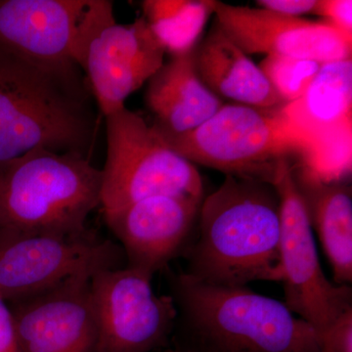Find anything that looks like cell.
Here are the masks:
<instances>
[{"instance_id":"15","label":"cell","mask_w":352,"mask_h":352,"mask_svg":"<svg viewBox=\"0 0 352 352\" xmlns=\"http://www.w3.org/2000/svg\"><path fill=\"white\" fill-rule=\"evenodd\" d=\"M89 0H0V52L43 68L78 69L74 50Z\"/></svg>"},{"instance_id":"12","label":"cell","mask_w":352,"mask_h":352,"mask_svg":"<svg viewBox=\"0 0 352 352\" xmlns=\"http://www.w3.org/2000/svg\"><path fill=\"white\" fill-rule=\"evenodd\" d=\"M214 14L222 31L248 55L305 58L321 64L351 58L352 38L326 21L221 1H215Z\"/></svg>"},{"instance_id":"6","label":"cell","mask_w":352,"mask_h":352,"mask_svg":"<svg viewBox=\"0 0 352 352\" xmlns=\"http://www.w3.org/2000/svg\"><path fill=\"white\" fill-rule=\"evenodd\" d=\"M107 161L102 170L103 212L157 195L203 199L195 164L164 142L154 126L126 107L106 116Z\"/></svg>"},{"instance_id":"22","label":"cell","mask_w":352,"mask_h":352,"mask_svg":"<svg viewBox=\"0 0 352 352\" xmlns=\"http://www.w3.org/2000/svg\"><path fill=\"white\" fill-rule=\"evenodd\" d=\"M316 15L352 38L351 0H319Z\"/></svg>"},{"instance_id":"3","label":"cell","mask_w":352,"mask_h":352,"mask_svg":"<svg viewBox=\"0 0 352 352\" xmlns=\"http://www.w3.org/2000/svg\"><path fill=\"white\" fill-rule=\"evenodd\" d=\"M194 352H321L318 333L285 302L247 287H222L187 273L171 278Z\"/></svg>"},{"instance_id":"4","label":"cell","mask_w":352,"mask_h":352,"mask_svg":"<svg viewBox=\"0 0 352 352\" xmlns=\"http://www.w3.org/2000/svg\"><path fill=\"white\" fill-rule=\"evenodd\" d=\"M102 170L85 155L36 148L0 168V228L78 235L101 205Z\"/></svg>"},{"instance_id":"1","label":"cell","mask_w":352,"mask_h":352,"mask_svg":"<svg viewBox=\"0 0 352 352\" xmlns=\"http://www.w3.org/2000/svg\"><path fill=\"white\" fill-rule=\"evenodd\" d=\"M198 217V239L185 273L222 287L283 281L280 197L274 185L227 175L201 201Z\"/></svg>"},{"instance_id":"21","label":"cell","mask_w":352,"mask_h":352,"mask_svg":"<svg viewBox=\"0 0 352 352\" xmlns=\"http://www.w3.org/2000/svg\"><path fill=\"white\" fill-rule=\"evenodd\" d=\"M321 352H352V308L319 337Z\"/></svg>"},{"instance_id":"10","label":"cell","mask_w":352,"mask_h":352,"mask_svg":"<svg viewBox=\"0 0 352 352\" xmlns=\"http://www.w3.org/2000/svg\"><path fill=\"white\" fill-rule=\"evenodd\" d=\"M153 275L124 266L91 278L96 352H149L168 337L177 316L171 296H159Z\"/></svg>"},{"instance_id":"18","label":"cell","mask_w":352,"mask_h":352,"mask_svg":"<svg viewBox=\"0 0 352 352\" xmlns=\"http://www.w3.org/2000/svg\"><path fill=\"white\" fill-rule=\"evenodd\" d=\"M296 182L332 267L333 283L347 286L352 282L351 187L342 182Z\"/></svg>"},{"instance_id":"25","label":"cell","mask_w":352,"mask_h":352,"mask_svg":"<svg viewBox=\"0 0 352 352\" xmlns=\"http://www.w3.org/2000/svg\"><path fill=\"white\" fill-rule=\"evenodd\" d=\"M173 352H194V351H173Z\"/></svg>"},{"instance_id":"8","label":"cell","mask_w":352,"mask_h":352,"mask_svg":"<svg viewBox=\"0 0 352 352\" xmlns=\"http://www.w3.org/2000/svg\"><path fill=\"white\" fill-rule=\"evenodd\" d=\"M120 245L91 230L78 235L0 228V296L19 300L78 275L124 267Z\"/></svg>"},{"instance_id":"7","label":"cell","mask_w":352,"mask_h":352,"mask_svg":"<svg viewBox=\"0 0 352 352\" xmlns=\"http://www.w3.org/2000/svg\"><path fill=\"white\" fill-rule=\"evenodd\" d=\"M164 55L144 18L132 24H117L112 2L89 0L74 61L85 72L104 117L126 107L127 97L163 66Z\"/></svg>"},{"instance_id":"14","label":"cell","mask_w":352,"mask_h":352,"mask_svg":"<svg viewBox=\"0 0 352 352\" xmlns=\"http://www.w3.org/2000/svg\"><path fill=\"white\" fill-rule=\"evenodd\" d=\"M203 199L157 195L103 212L120 241L127 267L154 276L179 254L188 240Z\"/></svg>"},{"instance_id":"13","label":"cell","mask_w":352,"mask_h":352,"mask_svg":"<svg viewBox=\"0 0 352 352\" xmlns=\"http://www.w3.org/2000/svg\"><path fill=\"white\" fill-rule=\"evenodd\" d=\"M91 278L69 277L8 302L22 352H96Z\"/></svg>"},{"instance_id":"9","label":"cell","mask_w":352,"mask_h":352,"mask_svg":"<svg viewBox=\"0 0 352 352\" xmlns=\"http://www.w3.org/2000/svg\"><path fill=\"white\" fill-rule=\"evenodd\" d=\"M273 185L280 197L284 302L320 337L352 308L351 289L333 283L322 270L307 205L289 161L282 164Z\"/></svg>"},{"instance_id":"11","label":"cell","mask_w":352,"mask_h":352,"mask_svg":"<svg viewBox=\"0 0 352 352\" xmlns=\"http://www.w3.org/2000/svg\"><path fill=\"white\" fill-rule=\"evenodd\" d=\"M284 109L311 146L298 180L342 182L351 171V58L322 64L307 94Z\"/></svg>"},{"instance_id":"23","label":"cell","mask_w":352,"mask_h":352,"mask_svg":"<svg viewBox=\"0 0 352 352\" xmlns=\"http://www.w3.org/2000/svg\"><path fill=\"white\" fill-rule=\"evenodd\" d=\"M256 3L266 10L300 17L305 14H316L319 0H259Z\"/></svg>"},{"instance_id":"20","label":"cell","mask_w":352,"mask_h":352,"mask_svg":"<svg viewBox=\"0 0 352 352\" xmlns=\"http://www.w3.org/2000/svg\"><path fill=\"white\" fill-rule=\"evenodd\" d=\"M321 66V63L314 60L282 55H267L258 65L285 104L302 98L318 75Z\"/></svg>"},{"instance_id":"17","label":"cell","mask_w":352,"mask_h":352,"mask_svg":"<svg viewBox=\"0 0 352 352\" xmlns=\"http://www.w3.org/2000/svg\"><path fill=\"white\" fill-rule=\"evenodd\" d=\"M145 101L156 117L153 126L184 133L210 119L223 105L197 73L194 50L171 57L148 80Z\"/></svg>"},{"instance_id":"2","label":"cell","mask_w":352,"mask_h":352,"mask_svg":"<svg viewBox=\"0 0 352 352\" xmlns=\"http://www.w3.org/2000/svg\"><path fill=\"white\" fill-rule=\"evenodd\" d=\"M80 68H43L0 52V168L44 148L87 157L95 119Z\"/></svg>"},{"instance_id":"16","label":"cell","mask_w":352,"mask_h":352,"mask_svg":"<svg viewBox=\"0 0 352 352\" xmlns=\"http://www.w3.org/2000/svg\"><path fill=\"white\" fill-rule=\"evenodd\" d=\"M197 73L219 98L261 109L286 105L254 63L217 22L194 50Z\"/></svg>"},{"instance_id":"19","label":"cell","mask_w":352,"mask_h":352,"mask_svg":"<svg viewBox=\"0 0 352 352\" xmlns=\"http://www.w3.org/2000/svg\"><path fill=\"white\" fill-rule=\"evenodd\" d=\"M217 0H145L144 19L171 57L187 54L200 43Z\"/></svg>"},{"instance_id":"24","label":"cell","mask_w":352,"mask_h":352,"mask_svg":"<svg viewBox=\"0 0 352 352\" xmlns=\"http://www.w3.org/2000/svg\"><path fill=\"white\" fill-rule=\"evenodd\" d=\"M0 352H22L8 302L0 296Z\"/></svg>"},{"instance_id":"5","label":"cell","mask_w":352,"mask_h":352,"mask_svg":"<svg viewBox=\"0 0 352 352\" xmlns=\"http://www.w3.org/2000/svg\"><path fill=\"white\" fill-rule=\"evenodd\" d=\"M284 106L261 109L223 104L204 124L184 133L154 126L168 147L190 163L273 184L289 157H300L302 164L311 151L309 141Z\"/></svg>"}]
</instances>
